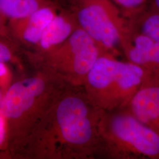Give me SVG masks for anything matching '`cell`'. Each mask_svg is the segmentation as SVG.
Masks as SVG:
<instances>
[{
  "instance_id": "6da1fadb",
  "label": "cell",
  "mask_w": 159,
  "mask_h": 159,
  "mask_svg": "<svg viewBox=\"0 0 159 159\" xmlns=\"http://www.w3.org/2000/svg\"><path fill=\"white\" fill-rule=\"evenodd\" d=\"M102 111L79 86L67 85L29 136L17 159H76L102 148Z\"/></svg>"
},
{
  "instance_id": "7a4b0ae2",
  "label": "cell",
  "mask_w": 159,
  "mask_h": 159,
  "mask_svg": "<svg viewBox=\"0 0 159 159\" xmlns=\"http://www.w3.org/2000/svg\"><path fill=\"white\" fill-rule=\"evenodd\" d=\"M67 84L43 69L12 83L0 101L5 119V150L17 159L40 120Z\"/></svg>"
},
{
  "instance_id": "3957f363",
  "label": "cell",
  "mask_w": 159,
  "mask_h": 159,
  "mask_svg": "<svg viewBox=\"0 0 159 159\" xmlns=\"http://www.w3.org/2000/svg\"><path fill=\"white\" fill-rule=\"evenodd\" d=\"M155 77L136 64L100 55L83 86L90 102L104 112H112L129 104L143 84Z\"/></svg>"
},
{
  "instance_id": "277c9868",
  "label": "cell",
  "mask_w": 159,
  "mask_h": 159,
  "mask_svg": "<svg viewBox=\"0 0 159 159\" xmlns=\"http://www.w3.org/2000/svg\"><path fill=\"white\" fill-rule=\"evenodd\" d=\"M23 53L33 69L46 70L68 85L79 87L101 55L94 40L79 27L67 40L48 51Z\"/></svg>"
},
{
  "instance_id": "5b68a950",
  "label": "cell",
  "mask_w": 159,
  "mask_h": 159,
  "mask_svg": "<svg viewBox=\"0 0 159 159\" xmlns=\"http://www.w3.org/2000/svg\"><path fill=\"white\" fill-rule=\"evenodd\" d=\"M102 148L113 157L159 159V135L129 111L103 112L100 123Z\"/></svg>"
},
{
  "instance_id": "8992f818",
  "label": "cell",
  "mask_w": 159,
  "mask_h": 159,
  "mask_svg": "<svg viewBox=\"0 0 159 159\" xmlns=\"http://www.w3.org/2000/svg\"><path fill=\"white\" fill-rule=\"evenodd\" d=\"M73 10L78 26L99 48L101 55L123 46L130 23L110 0H77Z\"/></svg>"
},
{
  "instance_id": "52a82bcc",
  "label": "cell",
  "mask_w": 159,
  "mask_h": 159,
  "mask_svg": "<svg viewBox=\"0 0 159 159\" xmlns=\"http://www.w3.org/2000/svg\"><path fill=\"white\" fill-rule=\"evenodd\" d=\"M56 4L43 6L25 17L8 21L12 40L24 50L31 49L39 41L44 30L58 12Z\"/></svg>"
},
{
  "instance_id": "ba28073f",
  "label": "cell",
  "mask_w": 159,
  "mask_h": 159,
  "mask_svg": "<svg viewBox=\"0 0 159 159\" xmlns=\"http://www.w3.org/2000/svg\"><path fill=\"white\" fill-rule=\"evenodd\" d=\"M122 48L130 62L141 66L159 79V43L130 26Z\"/></svg>"
},
{
  "instance_id": "9c48e42d",
  "label": "cell",
  "mask_w": 159,
  "mask_h": 159,
  "mask_svg": "<svg viewBox=\"0 0 159 159\" xmlns=\"http://www.w3.org/2000/svg\"><path fill=\"white\" fill-rule=\"evenodd\" d=\"M127 106L131 113L159 135V79L143 84Z\"/></svg>"
},
{
  "instance_id": "30bf717a",
  "label": "cell",
  "mask_w": 159,
  "mask_h": 159,
  "mask_svg": "<svg viewBox=\"0 0 159 159\" xmlns=\"http://www.w3.org/2000/svg\"><path fill=\"white\" fill-rule=\"evenodd\" d=\"M78 27L73 12L65 10L57 12L44 30L38 43L31 49L23 51L41 53L48 51L67 40Z\"/></svg>"
},
{
  "instance_id": "8fae6325",
  "label": "cell",
  "mask_w": 159,
  "mask_h": 159,
  "mask_svg": "<svg viewBox=\"0 0 159 159\" xmlns=\"http://www.w3.org/2000/svg\"><path fill=\"white\" fill-rule=\"evenodd\" d=\"M51 0H0V11L7 20L25 17Z\"/></svg>"
},
{
  "instance_id": "7c38bea8",
  "label": "cell",
  "mask_w": 159,
  "mask_h": 159,
  "mask_svg": "<svg viewBox=\"0 0 159 159\" xmlns=\"http://www.w3.org/2000/svg\"><path fill=\"white\" fill-rule=\"evenodd\" d=\"M129 21L133 29L159 43V11L153 7L149 4Z\"/></svg>"
},
{
  "instance_id": "4fadbf2b",
  "label": "cell",
  "mask_w": 159,
  "mask_h": 159,
  "mask_svg": "<svg viewBox=\"0 0 159 159\" xmlns=\"http://www.w3.org/2000/svg\"><path fill=\"white\" fill-rule=\"evenodd\" d=\"M19 47L14 41L0 36V62L10 64L24 71V66Z\"/></svg>"
},
{
  "instance_id": "5bb4252c",
  "label": "cell",
  "mask_w": 159,
  "mask_h": 159,
  "mask_svg": "<svg viewBox=\"0 0 159 159\" xmlns=\"http://www.w3.org/2000/svg\"><path fill=\"white\" fill-rule=\"evenodd\" d=\"M129 21L137 16L150 4V0H110Z\"/></svg>"
},
{
  "instance_id": "9a60e30c",
  "label": "cell",
  "mask_w": 159,
  "mask_h": 159,
  "mask_svg": "<svg viewBox=\"0 0 159 159\" xmlns=\"http://www.w3.org/2000/svg\"><path fill=\"white\" fill-rule=\"evenodd\" d=\"M11 73L7 64L0 62V88L5 93L11 85Z\"/></svg>"
},
{
  "instance_id": "2e32d148",
  "label": "cell",
  "mask_w": 159,
  "mask_h": 159,
  "mask_svg": "<svg viewBox=\"0 0 159 159\" xmlns=\"http://www.w3.org/2000/svg\"><path fill=\"white\" fill-rule=\"evenodd\" d=\"M6 125L5 119L0 114V150H5Z\"/></svg>"
},
{
  "instance_id": "e0dca14e",
  "label": "cell",
  "mask_w": 159,
  "mask_h": 159,
  "mask_svg": "<svg viewBox=\"0 0 159 159\" xmlns=\"http://www.w3.org/2000/svg\"><path fill=\"white\" fill-rule=\"evenodd\" d=\"M6 18L1 14H0V36L12 40L8 28V24L6 23Z\"/></svg>"
},
{
  "instance_id": "ac0fdd59",
  "label": "cell",
  "mask_w": 159,
  "mask_h": 159,
  "mask_svg": "<svg viewBox=\"0 0 159 159\" xmlns=\"http://www.w3.org/2000/svg\"><path fill=\"white\" fill-rule=\"evenodd\" d=\"M0 159H12V157L7 150H0Z\"/></svg>"
},
{
  "instance_id": "d6986e66",
  "label": "cell",
  "mask_w": 159,
  "mask_h": 159,
  "mask_svg": "<svg viewBox=\"0 0 159 159\" xmlns=\"http://www.w3.org/2000/svg\"><path fill=\"white\" fill-rule=\"evenodd\" d=\"M150 5L159 11V0H150Z\"/></svg>"
},
{
  "instance_id": "ffe728a7",
  "label": "cell",
  "mask_w": 159,
  "mask_h": 159,
  "mask_svg": "<svg viewBox=\"0 0 159 159\" xmlns=\"http://www.w3.org/2000/svg\"><path fill=\"white\" fill-rule=\"evenodd\" d=\"M4 93V91H2V90L0 88V101H1V98H2V96H3Z\"/></svg>"
},
{
  "instance_id": "44dd1931",
  "label": "cell",
  "mask_w": 159,
  "mask_h": 159,
  "mask_svg": "<svg viewBox=\"0 0 159 159\" xmlns=\"http://www.w3.org/2000/svg\"><path fill=\"white\" fill-rule=\"evenodd\" d=\"M77 1V0H73V4H74V3H75V2Z\"/></svg>"
}]
</instances>
